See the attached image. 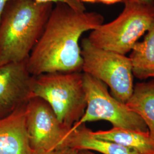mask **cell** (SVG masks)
Returning a JSON list of instances; mask_svg holds the SVG:
<instances>
[{
  "instance_id": "obj_5",
  "label": "cell",
  "mask_w": 154,
  "mask_h": 154,
  "mask_svg": "<svg viewBox=\"0 0 154 154\" xmlns=\"http://www.w3.org/2000/svg\"><path fill=\"white\" fill-rule=\"evenodd\" d=\"M81 49L83 72L104 83L115 98L126 103L134 90V75L130 58L98 48L88 38L82 39Z\"/></svg>"
},
{
  "instance_id": "obj_15",
  "label": "cell",
  "mask_w": 154,
  "mask_h": 154,
  "mask_svg": "<svg viewBox=\"0 0 154 154\" xmlns=\"http://www.w3.org/2000/svg\"><path fill=\"white\" fill-rule=\"evenodd\" d=\"M77 152L74 149L66 147L49 152H34V154H77Z\"/></svg>"
},
{
  "instance_id": "obj_6",
  "label": "cell",
  "mask_w": 154,
  "mask_h": 154,
  "mask_svg": "<svg viewBox=\"0 0 154 154\" xmlns=\"http://www.w3.org/2000/svg\"><path fill=\"white\" fill-rule=\"evenodd\" d=\"M83 81L86 108L72 130L87 122L105 121L110 122L112 127L149 132L141 117L126 103L115 98L104 83L85 72H83Z\"/></svg>"
},
{
  "instance_id": "obj_14",
  "label": "cell",
  "mask_w": 154,
  "mask_h": 154,
  "mask_svg": "<svg viewBox=\"0 0 154 154\" xmlns=\"http://www.w3.org/2000/svg\"><path fill=\"white\" fill-rule=\"evenodd\" d=\"M33 1L40 4H64L70 6L77 11H86V6L80 0H32Z\"/></svg>"
},
{
  "instance_id": "obj_13",
  "label": "cell",
  "mask_w": 154,
  "mask_h": 154,
  "mask_svg": "<svg viewBox=\"0 0 154 154\" xmlns=\"http://www.w3.org/2000/svg\"><path fill=\"white\" fill-rule=\"evenodd\" d=\"M129 58L134 77L141 80L154 78V26L135 45Z\"/></svg>"
},
{
  "instance_id": "obj_10",
  "label": "cell",
  "mask_w": 154,
  "mask_h": 154,
  "mask_svg": "<svg viewBox=\"0 0 154 154\" xmlns=\"http://www.w3.org/2000/svg\"><path fill=\"white\" fill-rule=\"evenodd\" d=\"M94 137L117 143L139 154H154V139L149 132L112 127L91 132Z\"/></svg>"
},
{
  "instance_id": "obj_1",
  "label": "cell",
  "mask_w": 154,
  "mask_h": 154,
  "mask_svg": "<svg viewBox=\"0 0 154 154\" xmlns=\"http://www.w3.org/2000/svg\"><path fill=\"white\" fill-rule=\"evenodd\" d=\"M104 23L99 13L77 11L64 4H57L50 13L38 41L28 59L30 74L82 72L79 45L83 34Z\"/></svg>"
},
{
  "instance_id": "obj_19",
  "label": "cell",
  "mask_w": 154,
  "mask_h": 154,
  "mask_svg": "<svg viewBox=\"0 0 154 154\" xmlns=\"http://www.w3.org/2000/svg\"><path fill=\"white\" fill-rule=\"evenodd\" d=\"M77 154H95L91 151L88 150H81V151H78Z\"/></svg>"
},
{
  "instance_id": "obj_18",
  "label": "cell",
  "mask_w": 154,
  "mask_h": 154,
  "mask_svg": "<svg viewBox=\"0 0 154 154\" xmlns=\"http://www.w3.org/2000/svg\"><path fill=\"white\" fill-rule=\"evenodd\" d=\"M10 0H0V20L6 6Z\"/></svg>"
},
{
  "instance_id": "obj_9",
  "label": "cell",
  "mask_w": 154,
  "mask_h": 154,
  "mask_svg": "<svg viewBox=\"0 0 154 154\" xmlns=\"http://www.w3.org/2000/svg\"><path fill=\"white\" fill-rule=\"evenodd\" d=\"M26 105L0 119V154H34L26 127Z\"/></svg>"
},
{
  "instance_id": "obj_11",
  "label": "cell",
  "mask_w": 154,
  "mask_h": 154,
  "mask_svg": "<svg viewBox=\"0 0 154 154\" xmlns=\"http://www.w3.org/2000/svg\"><path fill=\"white\" fill-rule=\"evenodd\" d=\"M68 147L77 151L88 150L102 154H139L117 143L95 138L85 124L71 130Z\"/></svg>"
},
{
  "instance_id": "obj_2",
  "label": "cell",
  "mask_w": 154,
  "mask_h": 154,
  "mask_svg": "<svg viewBox=\"0 0 154 154\" xmlns=\"http://www.w3.org/2000/svg\"><path fill=\"white\" fill-rule=\"evenodd\" d=\"M53 8L32 0L8 2L0 20V65L28 60Z\"/></svg>"
},
{
  "instance_id": "obj_8",
  "label": "cell",
  "mask_w": 154,
  "mask_h": 154,
  "mask_svg": "<svg viewBox=\"0 0 154 154\" xmlns=\"http://www.w3.org/2000/svg\"><path fill=\"white\" fill-rule=\"evenodd\" d=\"M33 79L28 70V60L0 65V119L33 98Z\"/></svg>"
},
{
  "instance_id": "obj_7",
  "label": "cell",
  "mask_w": 154,
  "mask_h": 154,
  "mask_svg": "<svg viewBox=\"0 0 154 154\" xmlns=\"http://www.w3.org/2000/svg\"><path fill=\"white\" fill-rule=\"evenodd\" d=\"M26 122L34 152H49L69 147L72 128L61 123L44 100L33 97L28 101Z\"/></svg>"
},
{
  "instance_id": "obj_3",
  "label": "cell",
  "mask_w": 154,
  "mask_h": 154,
  "mask_svg": "<svg viewBox=\"0 0 154 154\" xmlns=\"http://www.w3.org/2000/svg\"><path fill=\"white\" fill-rule=\"evenodd\" d=\"M33 97L44 100L58 120L72 128L86 108L83 72H52L33 76Z\"/></svg>"
},
{
  "instance_id": "obj_20",
  "label": "cell",
  "mask_w": 154,
  "mask_h": 154,
  "mask_svg": "<svg viewBox=\"0 0 154 154\" xmlns=\"http://www.w3.org/2000/svg\"><path fill=\"white\" fill-rule=\"evenodd\" d=\"M82 3H91L94 4L96 2H98V0H80Z\"/></svg>"
},
{
  "instance_id": "obj_16",
  "label": "cell",
  "mask_w": 154,
  "mask_h": 154,
  "mask_svg": "<svg viewBox=\"0 0 154 154\" xmlns=\"http://www.w3.org/2000/svg\"><path fill=\"white\" fill-rule=\"evenodd\" d=\"M123 2L125 4L130 2H137L147 5L154 6V0H123Z\"/></svg>"
},
{
  "instance_id": "obj_12",
  "label": "cell",
  "mask_w": 154,
  "mask_h": 154,
  "mask_svg": "<svg viewBox=\"0 0 154 154\" xmlns=\"http://www.w3.org/2000/svg\"><path fill=\"white\" fill-rule=\"evenodd\" d=\"M127 106L144 122L149 133L154 139V80L138 83L134 87Z\"/></svg>"
},
{
  "instance_id": "obj_17",
  "label": "cell",
  "mask_w": 154,
  "mask_h": 154,
  "mask_svg": "<svg viewBox=\"0 0 154 154\" xmlns=\"http://www.w3.org/2000/svg\"><path fill=\"white\" fill-rule=\"evenodd\" d=\"M98 2L105 5H112L118 2H123V0H98Z\"/></svg>"
},
{
  "instance_id": "obj_4",
  "label": "cell",
  "mask_w": 154,
  "mask_h": 154,
  "mask_svg": "<svg viewBox=\"0 0 154 154\" xmlns=\"http://www.w3.org/2000/svg\"><path fill=\"white\" fill-rule=\"evenodd\" d=\"M154 26V6L127 3L119 16L91 30L88 38L100 49L126 55Z\"/></svg>"
}]
</instances>
